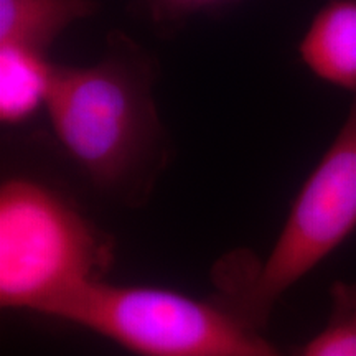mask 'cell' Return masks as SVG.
<instances>
[{"label":"cell","instance_id":"9","mask_svg":"<svg viewBox=\"0 0 356 356\" xmlns=\"http://www.w3.org/2000/svg\"><path fill=\"white\" fill-rule=\"evenodd\" d=\"M231 0H147L150 15L157 24H173L208 8H215Z\"/></svg>","mask_w":356,"mask_h":356},{"label":"cell","instance_id":"2","mask_svg":"<svg viewBox=\"0 0 356 356\" xmlns=\"http://www.w3.org/2000/svg\"><path fill=\"white\" fill-rule=\"evenodd\" d=\"M356 229V96L335 140L293 200L264 259L234 251L216 262L213 299L266 332L280 297Z\"/></svg>","mask_w":356,"mask_h":356},{"label":"cell","instance_id":"7","mask_svg":"<svg viewBox=\"0 0 356 356\" xmlns=\"http://www.w3.org/2000/svg\"><path fill=\"white\" fill-rule=\"evenodd\" d=\"M55 66L47 53L0 47V121L20 124L47 104Z\"/></svg>","mask_w":356,"mask_h":356},{"label":"cell","instance_id":"3","mask_svg":"<svg viewBox=\"0 0 356 356\" xmlns=\"http://www.w3.org/2000/svg\"><path fill=\"white\" fill-rule=\"evenodd\" d=\"M113 241L74 203L33 178L0 186V305L50 317L66 297L104 279Z\"/></svg>","mask_w":356,"mask_h":356},{"label":"cell","instance_id":"8","mask_svg":"<svg viewBox=\"0 0 356 356\" xmlns=\"http://www.w3.org/2000/svg\"><path fill=\"white\" fill-rule=\"evenodd\" d=\"M327 323L293 356H356V284L335 282L330 289Z\"/></svg>","mask_w":356,"mask_h":356},{"label":"cell","instance_id":"1","mask_svg":"<svg viewBox=\"0 0 356 356\" xmlns=\"http://www.w3.org/2000/svg\"><path fill=\"white\" fill-rule=\"evenodd\" d=\"M47 109L55 136L89 180L140 204L167 160L149 58L124 35L92 66H55Z\"/></svg>","mask_w":356,"mask_h":356},{"label":"cell","instance_id":"4","mask_svg":"<svg viewBox=\"0 0 356 356\" xmlns=\"http://www.w3.org/2000/svg\"><path fill=\"white\" fill-rule=\"evenodd\" d=\"M137 356H293L220 302L170 289L89 282L50 314Z\"/></svg>","mask_w":356,"mask_h":356},{"label":"cell","instance_id":"5","mask_svg":"<svg viewBox=\"0 0 356 356\" xmlns=\"http://www.w3.org/2000/svg\"><path fill=\"white\" fill-rule=\"evenodd\" d=\"M299 55L318 79L356 95V0H328L302 37Z\"/></svg>","mask_w":356,"mask_h":356},{"label":"cell","instance_id":"6","mask_svg":"<svg viewBox=\"0 0 356 356\" xmlns=\"http://www.w3.org/2000/svg\"><path fill=\"white\" fill-rule=\"evenodd\" d=\"M96 10L95 0H0V47L47 53L66 26Z\"/></svg>","mask_w":356,"mask_h":356}]
</instances>
